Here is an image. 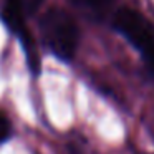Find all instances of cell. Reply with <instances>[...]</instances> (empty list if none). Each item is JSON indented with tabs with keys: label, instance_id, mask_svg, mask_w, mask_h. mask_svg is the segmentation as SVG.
<instances>
[{
	"label": "cell",
	"instance_id": "cell-1",
	"mask_svg": "<svg viewBox=\"0 0 154 154\" xmlns=\"http://www.w3.org/2000/svg\"><path fill=\"white\" fill-rule=\"evenodd\" d=\"M40 32L50 51L63 61H70L80 43L76 22L61 8H50L40 20Z\"/></svg>",
	"mask_w": 154,
	"mask_h": 154
},
{
	"label": "cell",
	"instance_id": "cell-6",
	"mask_svg": "<svg viewBox=\"0 0 154 154\" xmlns=\"http://www.w3.org/2000/svg\"><path fill=\"white\" fill-rule=\"evenodd\" d=\"M10 133H12V128H10L8 119L4 114H0V143L7 141V137L10 136Z\"/></svg>",
	"mask_w": 154,
	"mask_h": 154
},
{
	"label": "cell",
	"instance_id": "cell-5",
	"mask_svg": "<svg viewBox=\"0 0 154 154\" xmlns=\"http://www.w3.org/2000/svg\"><path fill=\"white\" fill-rule=\"evenodd\" d=\"M15 2H17V5L20 7V10L23 12L25 17H28V15H33L35 12L43 5L45 0H15Z\"/></svg>",
	"mask_w": 154,
	"mask_h": 154
},
{
	"label": "cell",
	"instance_id": "cell-3",
	"mask_svg": "<svg viewBox=\"0 0 154 154\" xmlns=\"http://www.w3.org/2000/svg\"><path fill=\"white\" fill-rule=\"evenodd\" d=\"M2 17H4V22L7 23V27L20 38L32 71L38 73V70H40V58H38L37 48H35V42L32 38L30 32H28L27 25H25V18L27 17L23 15V12L20 10V7L17 5L15 0H5Z\"/></svg>",
	"mask_w": 154,
	"mask_h": 154
},
{
	"label": "cell",
	"instance_id": "cell-7",
	"mask_svg": "<svg viewBox=\"0 0 154 154\" xmlns=\"http://www.w3.org/2000/svg\"><path fill=\"white\" fill-rule=\"evenodd\" d=\"M143 60H144V63H146L149 73L154 76V47H151L146 53H143Z\"/></svg>",
	"mask_w": 154,
	"mask_h": 154
},
{
	"label": "cell",
	"instance_id": "cell-2",
	"mask_svg": "<svg viewBox=\"0 0 154 154\" xmlns=\"http://www.w3.org/2000/svg\"><path fill=\"white\" fill-rule=\"evenodd\" d=\"M113 27L141 55L154 47V25L134 8H119L113 17Z\"/></svg>",
	"mask_w": 154,
	"mask_h": 154
},
{
	"label": "cell",
	"instance_id": "cell-4",
	"mask_svg": "<svg viewBox=\"0 0 154 154\" xmlns=\"http://www.w3.org/2000/svg\"><path fill=\"white\" fill-rule=\"evenodd\" d=\"M78 2L88 12H91L94 15H103L111 5V0H78Z\"/></svg>",
	"mask_w": 154,
	"mask_h": 154
}]
</instances>
